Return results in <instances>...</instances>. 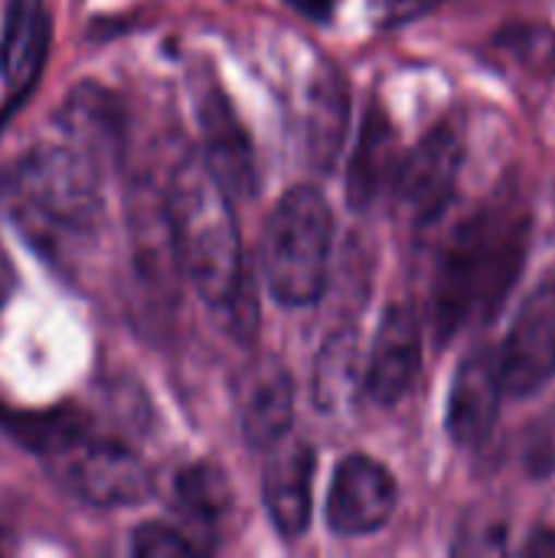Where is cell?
Instances as JSON below:
<instances>
[{
	"instance_id": "6da1fadb",
	"label": "cell",
	"mask_w": 555,
	"mask_h": 558,
	"mask_svg": "<svg viewBox=\"0 0 555 558\" xmlns=\"http://www.w3.org/2000/svg\"><path fill=\"white\" fill-rule=\"evenodd\" d=\"M167 213L183 275L200 298L222 317V327L249 343L255 337L258 304L242 262V235L232 196L203 160H183L167 183Z\"/></svg>"
},
{
	"instance_id": "7a4b0ae2",
	"label": "cell",
	"mask_w": 555,
	"mask_h": 558,
	"mask_svg": "<svg viewBox=\"0 0 555 558\" xmlns=\"http://www.w3.org/2000/svg\"><path fill=\"white\" fill-rule=\"evenodd\" d=\"M530 248V213L514 203L474 209L448 239L435 275V337L451 340L464 324L494 317L520 278Z\"/></svg>"
},
{
	"instance_id": "3957f363",
	"label": "cell",
	"mask_w": 555,
	"mask_h": 558,
	"mask_svg": "<svg viewBox=\"0 0 555 558\" xmlns=\"http://www.w3.org/2000/svg\"><path fill=\"white\" fill-rule=\"evenodd\" d=\"M101 163L72 141L36 144L0 173V203L39 248L88 239L105 216Z\"/></svg>"
},
{
	"instance_id": "277c9868",
	"label": "cell",
	"mask_w": 555,
	"mask_h": 558,
	"mask_svg": "<svg viewBox=\"0 0 555 558\" xmlns=\"http://www.w3.org/2000/svg\"><path fill=\"white\" fill-rule=\"evenodd\" d=\"M334 213L317 186L288 190L272 209L262 235V265L268 291L285 307L321 301L330 275Z\"/></svg>"
},
{
	"instance_id": "5b68a950",
	"label": "cell",
	"mask_w": 555,
	"mask_h": 558,
	"mask_svg": "<svg viewBox=\"0 0 555 558\" xmlns=\"http://www.w3.org/2000/svg\"><path fill=\"white\" fill-rule=\"evenodd\" d=\"M43 458L62 490L98 510L137 507L154 494L147 464L118 441H98L75 432L52 445Z\"/></svg>"
},
{
	"instance_id": "8992f818",
	"label": "cell",
	"mask_w": 555,
	"mask_h": 558,
	"mask_svg": "<svg viewBox=\"0 0 555 558\" xmlns=\"http://www.w3.org/2000/svg\"><path fill=\"white\" fill-rule=\"evenodd\" d=\"M128 232H131V262L144 301L167 307L177 298V281L183 275L167 196L154 186H134L128 203Z\"/></svg>"
},
{
	"instance_id": "52a82bcc",
	"label": "cell",
	"mask_w": 555,
	"mask_h": 558,
	"mask_svg": "<svg viewBox=\"0 0 555 558\" xmlns=\"http://www.w3.org/2000/svg\"><path fill=\"white\" fill-rule=\"evenodd\" d=\"M507 396H536L555 376V281L533 288L500 347Z\"/></svg>"
},
{
	"instance_id": "ba28073f",
	"label": "cell",
	"mask_w": 555,
	"mask_h": 558,
	"mask_svg": "<svg viewBox=\"0 0 555 558\" xmlns=\"http://www.w3.org/2000/svg\"><path fill=\"white\" fill-rule=\"evenodd\" d=\"M196 121L203 131V163L219 180V186L232 199L255 196L258 186L255 150L232 101L226 98L216 78H206L196 88Z\"/></svg>"
},
{
	"instance_id": "9c48e42d",
	"label": "cell",
	"mask_w": 555,
	"mask_h": 558,
	"mask_svg": "<svg viewBox=\"0 0 555 558\" xmlns=\"http://www.w3.org/2000/svg\"><path fill=\"white\" fill-rule=\"evenodd\" d=\"M461 160H464V144L455 124L448 121L432 128L419 141V147L402 157L396 193L419 226L435 222L448 209L461 177Z\"/></svg>"
},
{
	"instance_id": "30bf717a",
	"label": "cell",
	"mask_w": 555,
	"mask_h": 558,
	"mask_svg": "<svg viewBox=\"0 0 555 558\" xmlns=\"http://www.w3.org/2000/svg\"><path fill=\"white\" fill-rule=\"evenodd\" d=\"M399 504L396 477L366 454L337 464L327 490V526L337 536H370L383 530Z\"/></svg>"
},
{
	"instance_id": "8fae6325",
	"label": "cell",
	"mask_w": 555,
	"mask_h": 558,
	"mask_svg": "<svg viewBox=\"0 0 555 558\" xmlns=\"http://www.w3.org/2000/svg\"><path fill=\"white\" fill-rule=\"evenodd\" d=\"M507 386L500 373V350H474L461 360L451 396H448V435L461 448H478L491 438L500 405H504Z\"/></svg>"
},
{
	"instance_id": "7c38bea8",
	"label": "cell",
	"mask_w": 555,
	"mask_h": 558,
	"mask_svg": "<svg viewBox=\"0 0 555 558\" xmlns=\"http://www.w3.org/2000/svg\"><path fill=\"white\" fill-rule=\"evenodd\" d=\"M236 399L239 425L249 448L268 451L288 438V428L294 422V379L278 356H255L239 376Z\"/></svg>"
},
{
	"instance_id": "4fadbf2b",
	"label": "cell",
	"mask_w": 555,
	"mask_h": 558,
	"mask_svg": "<svg viewBox=\"0 0 555 558\" xmlns=\"http://www.w3.org/2000/svg\"><path fill=\"white\" fill-rule=\"evenodd\" d=\"M422 369V324L412 304H389L370 350L366 392L379 405H396Z\"/></svg>"
},
{
	"instance_id": "5bb4252c",
	"label": "cell",
	"mask_w": 555,
	"mask_h": 558,
	"mask_svg": "<svg viewBox=\"0 0 555 558\" xmlns=\"http://www.w3.org/2000/svg\"><path fill=\"white\" fill-rule=\"evenodd\" d=\"M265 464L262 497L272 526L281 539H301L314 513V468L317 454L307 441H278Z\"/></svg>"
},
{
	"instance_id": "9a60e30c",
	"label": "cell",
	"mask_w": 555,
	"mask_h": 558,
	"mask_svg": "<svg viewBox=\"0 0 555 558\" xmlns=\"http://www.w3.org/2000/svg\"><path fill=\"white\" fill-rule=\"evenodd\" d=\"M56 124L65 141L92 154L101 167L118 163L124 154V108L95 82H82L65 95Z\"/></svg>"
},
{
	"instance_id": "2e32d148",
	"label": "cell",
	"mask_w": 555,
	"mask_h": 558,
	"mask_svg": "<svg viewBox=\"0 0 555 558\" xmlns=\"http://www.w3.org/2000/svg\"><path fill=\"white\" fill-rule=\"evenodd\" d=\"M49 49V10L46 0H7L0 33V75L13 98H23L46 62Z\"/></svg>"
},
{
	"instance_id": "e0dca14e",
	"label": "cell",
	"mask_w": 555,
	"mask_h": 558,
	"mask_svg": "<svg viewBox=\"0 0 555 558\" xmlns=\"http://www.w3.org/2000/svg\"><path fill=\"white\" fill-rule=\"evenodd\" d=\"M396 128L389 124L386 111L379 105L366 108L357 150L347 167V199L353 209H366L386 186H396L402 157L396 144Z\"/></svg>"
},
{
	"instance_id": "ac0fdd59",
	"label": "cell",
	"mask_w": 555,
	"mask_h": 558,
	"mask_svg": "<svg viewBox=\"0 0 555 558\" xmlns=\"http://www.w3.org/2000/svg\"><path fill=\"white\" fill-rule=\"evenodd\" d=\"M347 124H350L347 82L334 69H324L307 88V114H304V147L314 170L330 173L337 167Z\"/></svg>"
},
{
	"instance_id": "d6986e66",
	"label": "cell",
	"mask_w": 555,
	"mask_h": 558,
	"mask_svg": "<svg viewBox=\"0 0 555 558\" xmlns=\"http://www.w3.org/2000/svg\"><path fill=\"white\" fill-rule=\"evenodd\" d=\"M173 504H177L180 517L193 526V536L209 549L213 546V533L232 513L229 477L216 464H209V461L190 464L173 481Z\"/></svg>"
},
{
	"instance_id": "ffe728a7",
	"label": "cell",
	"mask_w": 555,
	"mask_h": 558,
	"mask_svg": "<svg viewBox=\"0 0 555 558\" xmlns=\"http://www.w3.org/2000/svg\"><path fill=\"white\" fill-rule=\"evenodd\" d=\"M366 389V373H360V340L353 327L334 330L314 363V405L324 412H340Z\"/></svg>"
},
{
	"instance_id": "44dd1931",
	"label": "cell",
	"mask_w": 555,
	"mask_h": 558,
	"mask_svg": "<svg viewBox=\"0 0 555 558\" xmlns=\"http://www.w3.org/2000/svg\"><path fill=\"white\" fill-rule=\"evenodd\" d=\"M131 553L141 558H190L206 553V546L193 533L170 523H144L131 536Z\"/></svg>"
},
{
	"instance_id": "7402d4cb",
	"label": "cell",
	"mask_w": 555,
	"mask_h": 558,
	"mask_svg": "<svg viewBox=\"0 0 555 558\" xmlns=\"http://www.w3.org/2000/svg\"><path fill=\"white\" fill-rule=\"evenodd\" d=\"M507 549V526L500 520H474L461 526L455 539V556H500Z\"/></svg>"
},
{
	"instance_id": "603a6c76",
	"label": "cell",
	"mask_w": 555,
	"mask_h": 558,
	"mask_svg": "<svg viewBox=\"0 0 555 558\" xmlns=\"http://www.w3.org/2000/svg\"><path fill=\"white\" fill-rule=\"evenodd\" d=\"M527 468L533 477H546L555 471V409H550L530 432L527 441Z\"/></svg>"
},
{
	"instance_id": "cb8c5ba5",
	"label": "cell",
	"mask_w": 555,
	"mask_h": 558,
	"mask_svg": "<svg viewBox=\"0 0 555 558\" xmlns=\"http://www.w3.org/2000/svg\"><path fill=\"white\" fill-rule=\"evenodd\" d=\"M435 3L438 0H373V10L383 26H393V23H406V20L429 13Z\"/></svg>"
},
{
	"instance_id": "d4e9b609",
	"label": "cell",
	"mask_w": 555,
	"mask_h": 558,
	"mask_svg": "<svg viewBox=\"0 0 555 558\" xmlns=\"http://www.w3.org/2000/svg\"><path fill=\"white\" fill-rule=\"evenodd\" d=\"M285 3H291L301 16H307L314 23H324L334 13V0H285Z\"/></svg>"
},
{
	"instance_id": "484cf974",
	"label": "cell",
	"mask_w": 555,
	"mask_h": 558,
	"mask_svg": "<svg viewBox=\"0 0 555 558\" xmlns=\"http://www.w3.org/2000/svg\"><path fill=\"white\" fill-rule=\"evenodd\" d=\"M527 553H533V556H555V530L536 533V539L527 546Z\"/></svg>"
}]
</instances>
